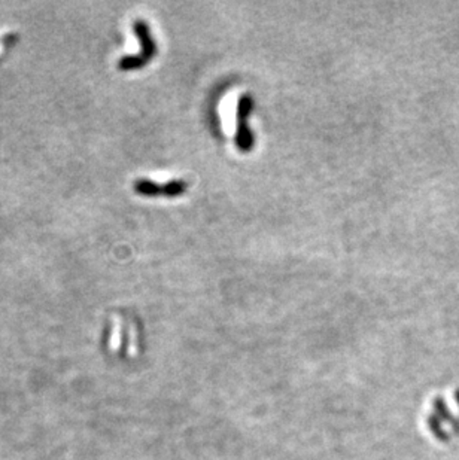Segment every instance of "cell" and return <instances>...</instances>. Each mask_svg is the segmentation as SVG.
I'll return each mask as SVG.
<instances>
[{
	"instance_id": "3957f363",
	"label": "cell",
	"mask_w": 459,
	"mask_h": 460,
	"mask_svg": "<svg viewBox=\"0 0 459 460\" xmlns=\"http://www.w3.org/2000/svg\"><path fill=\"white\" fill-rule=\"evenodd\" d=\"M134 190L138 194L148 195V197H157V195H165V197H177L187 190V183L183 181H173L165 185L154 183L148 179H139L134 182Z\"/></svg>"
},
{
	"instance_id": "7a4b0ae2",
	"label": "cell",
	"mask_w": 459,
	"mask_h": 460,
	"mask_svg": "<svg viewBox=\"0 0 459 460\" xmlns=\"http://www.w3.org/2000/svg\"><path fill=\"white\" fill-rule=\"evenodd\" d=\"M252 97L251 94H243L239 99L237 104V134H236V145L237 148L243 152H248L253 146V136L248 127V115L252 111Z\"/></svg>"
},
{
	"instance_id": "5b68a950",
	"label": "cell",
	"mask_w": 459,
	"mask_h": 460,
	"mask_svg": "<svg viewBox=\"0 0 459 460\" xmlns=\"http://www.w3.org/2000/svg\"><path fill=\"white\" fill-rule=\"evenodd\" d=\"M428 423H429V427H431V430L434 432V435H435L438 439H440V441H443V443H447V441H449V434H447L446 430L443 429L440 418H438L437 416H429Z\"/></svg>"
},
{
	"instance_id": "8992f818",
	"label": "cell",
	"mask_w": 459,
	"mask_h": 460,
	"mask_svg": "<svg viewBox=\"0 0 459 460\" xmlns=\"http://www.w3.org/2000/svg\"><path fill=\"white\" fill-rule=\"evenodd\" d=\"M455 401H456V404L459 407V389H456V392H455Z\"/></svg>"
},
{
	"instance_id": "277c9868",
	"label": "cell",
	"mask_w": 459,
	"mask_h": 460,
	"mask_svg": "<svg viewBox=\"0 0 459 460\" xmlns=\"http://www.w3.org/2000/svg\"><path fill=\"white\" fill-rule=\"evenodd\" d=\"M434 408H435L437 417H440L442 420H446V422L451 423L452 429H453V432L456 435H459V418L453 417V414L451 413V410L447 408L446 403H444V401L442 398H437L434 401Z\"/></svg>"
},
{
	"instance_id": "6da1fadb",
	"label": "cell",
	"mask_w": 459,
	"mask_h": 460,
	"mask_svg": "<svg viewBox=\"0 0 459 460\" xmlns=\"http://www.w3.org/2000/svg\"><path fill=\"white\" fill-rule=\"evenodd\" d=\"M133 28L136 35L139 36V41L142 45V53L139 55H127L123 57L118 67L121 71H130V68H139L145 66L151 60V57L157 53V48H155V42L151 36V30L148 24H146L143 19H136L133 23Z\"/></svg>"
}]
</instances>
